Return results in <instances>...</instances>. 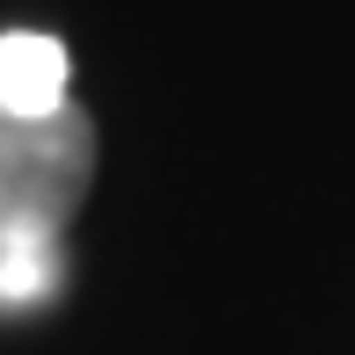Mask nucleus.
Returning <instances> with one entry per match:
<instances>
[{"label":"nucleus","instance_id":"obj_2","mask_svg":"<svg viewBox=\"0 0 355 355\" xmlns=\"http://www.w3.org/2000/svg\"><path fill=\"white\" fill-rule=\"evenodd\" d=\"M73 80V58L58 37H44V29H8L0 37V109H15V116H58V109L73 102L66 94Z\"/></svg>","mask_w":355,"mask_h":355},{"label":"nucleus","instance_id":"obj_1","mask_svg":"<svg viewBox=\"0 0 355 355\" xmlns=\"http://www.w3.org/2000/svg\"><path fill=\"white\" fill-rule=\"evenodd\" d=\"M102 167V131L80 102L58 116L0 109V304H44L58 290V239Z\"/></svg>","mask_w":355,"mask_h":355}]
</instances>
